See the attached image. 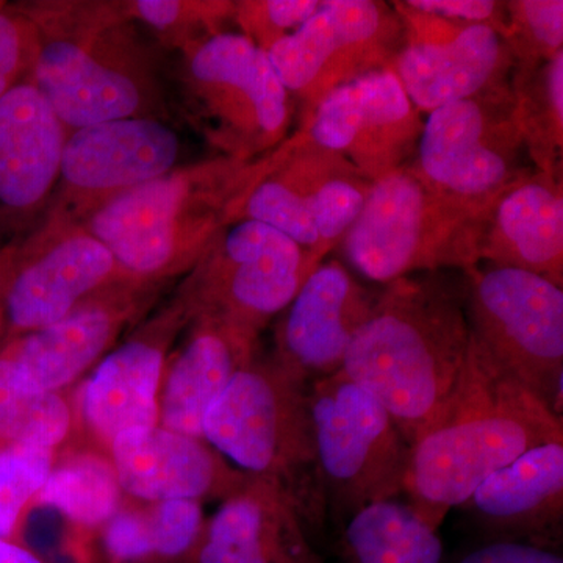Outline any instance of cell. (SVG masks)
I'll use <instances>...</instances> for the list:
<instances>
[{"label": "cell", "mask_w": 563, "mask_h": 563, "mask_svg": "<svg viewBox=\"0 0 563 563\" xmlns=\"http://www.w3.org/2000/svg\"><path fill=\"white\" fill-rule=\"evenodd\" d=\"M413 9L439 14L462 25H485L506 36V2L493 0H406Z\"/></svg>", "instance_id": "74e56055"}, {"label": "cell", "mask_w": 563, "mask_h": 563, "mask_svg": "<svg viewBox=\"0 0 563 563\" xmlns=\"http://www.w3.org/2000/svg\"><path fill=\"white\" fill-rule=\"evenodd\" d=\"M310 385L273 357H257L232 377L207 410L202 440L239 472L280 488L307 528L325 521Z\"/></svg>", "instance_id": "5b68a950"}, {"label": "cell", "mask_w": 563, "mask_h": 563, "mask_svg": "<svg viewBox=\"0 0 563 563\" xmlns=\"http://www.w3.org/2000/svg\"><path fill=\"white\" fill-rule=\"evenodd\" d=\"M487 213L440 198L406 165L373 181L340 244L355 272L383 285L418 273L468 272L481 263Z\"/></svg>", "instance_id": "8992f818"}, {"label": "cell", "mask_w": 563, "mask_h": 563, "mask_svg": "<svg viewBox=\"0 0 563 563\" xmlns=\"http://www.w3.org/2000/svg\"><path fill=\"white\" fill-rule=\"evenodd\" d=\"M266 157H218L122 192L81 222L109 247L125 276L166 285L187 276L210 244L235 222L236 209Z\"/></svg>", "instance_id": "277c9868"}, {"label": "cell", "mask_w": 563, "mask_h": 563, "mask_svg": "<svg viewBox=\"0 0 563 563\" xmlns=\"http://www.w3.org/2000/svg\"><path fill=\"white\" fill-rule=\"evenodd\" d=\"M563 443L562 417L474 339L453 391L410 450L404 495L439 531L493 473L532 448Z\"/></svg>", "instance_id": "6da1fadb"}, {"label": "cell", "mask_w": 563, "mask_h": 563, "mask_svg": "<svg viewBox=\"0 0 563 563\" xmlns=\"http://www.w3.org/2000/svg\"><path fill=\"white\" fill-rule=\"evenodd\" d=\"M124 280L133 279L84 225L41 221L10 246L3 342L63 320L81 302Z\"/></svg>", "instance_id": "5bb4252c"}, {"label": "cell", "mask_w": 563, "mask_h": 563, "mask_svg": "<svg viewBox=\"0 0 563 563\" xmlns=\"http://www.w3.org/2000/svg\"><path fill=\"white\" fill-rule=\"evenodd\" d=\"M320 0H239L232 20L242 35L266 52L310 20Z\"/></svg>", "instance_id": "e575fe53"}, {"label": "cell", "mask_w": 563, "mask_h": 563, "mask_svg": "<svg viewBox=\"0 0 563 563\" xmlns=\"http://www.w3.org/2000/svg\"><path fill=\"white\" fill-rule=\"evenodd\" d=\"M128 20L143 22L162 44L185 51L221 33L232 20V0H124Z\"/></svg>", "instance_id": "f546056e"}, {"label": "cell", "mask_w": 563, "mask_h": 563, "mask_svg": "<svg viewBox=\"0 0 563 563\" xmlns=\"http://www.w3.org/2000/svg\"><path fill=\"white\" fill-rule=\"evenodd\" d=\"M506 40L514 69H532L563 54L562 0L506 2Z\"/></svg>", "instance_id": "d6a6232c"}, {"label": "cell", "mask_w": 563, "mask_h": 563, "mask_svg": "<svg viewBox=\"0 0 563 563\" xmlns=\"http://www.w3.org/2000/svg\"><path fill=\"white\" fill-rule=\"evenodd\" d=\"M376 298L342 262H322L282 312L274 361L309 385L342 372Z\"/></svg>", "instance_id": "ffe728a7"}, {"label": "cell", "mask_w": 563, "mask_h": 563, "mask_svg": "<svg viewBox=\"0 0 563 563\" xmlns=\"http://www.w3.org/2000/svg\"><path fill=\"white\" fill-rule=\"evenodd\" d=\"M146 512L154 562L192 563L207 523L202 503L169 499L151 504Z\"/></svg>", "instance_id": "836d02e7"}, {"label": "cell", "mask_w": 563, "mask_h": 563, "mask_svg": "<svg viewBox=\"0 0 563 563\" xmlns=\"http://www.w3.org/2000/svg\"><path fill=\"white\" fill-rule=\"evenodd\" d=\"M514 118L533 169L563 176V54L512 74Z\"/></svg>", "instance_id": "f1b7e54d"}, {"label": "cell", "mask_w": 563, "mask_h": 563, "mask_svg": "<svg viewBox=\"0 0 563 563\" xmlns=\"http://www.w3.org/2000/svg\"><path fill=\"white\" fill-rule=\"evenodd\" d=\"M418 111L512 92L514 58L506 40L470 25L442 46H406L393 65Z\"/></svg>", "instance_id": "d4e9b609"}, {"label": "cell", "mask_w": 563, "mask_h": 563, "mask_svg": "<svg viewBox=\"0 0 563 563\" xmlns=\"http://www.w3.org/2000/svg\"><path fill=\"white\" fill-rule=\"evenodd\" d=\"M16 7L38 32L31 81L66 132L129 118L165 120L154 57L125 16L124 0Z\"/></svg>", "instance_id": "3957f363"}, {"label": "cell", "mask_w": 563, "mask_h": 563, "mask_svg": "<svg viewBox=\"0 0 563 563\" xmlns=\"http://www.w3.org/2000/svg\"><path fill=\"white\" fill-rule=\"evenodd\" d=\"M180 88L188 120L221 157L258 161L291 136L295 99L268 54L242 33L181 51Z\"/></svg>", "instance_id": "52a82bcc"}, {"label": "cell", "mask_w": 563, "mask_h": 563, "mask_svg": "<svg viewBox=\"0 0 563 563\" xmlns=\"http://www.w3.org/2000/svg\"><path fill=\"white\" fill-rule=\"evenodd\" d=\"M472 342L465 285L442 272L384 285L342 372L373 395L410 446L453 391Z\"/></svg>", "instance_id": "7a4b0ae2"}, {"label": "cell", "mask_w": 563, "mask_h": 563, "mask_svg": "<svg viewBox=\"0 0 563 563\" xmlns=\"http://www.w3.org/2000/svg\"><path fill=\"white\" fill-rule=\"evenodd\" d=\"M109 455L81 448L57 457L32 509L49 507L81 529L102 528L124 504Z\"/></svg>", "instance_id": "83f0119b"}, {"label": "cell", "mask_w": 563, "mask_h": 563, "mask_svg": "<svg viewBox=\"0 0 563 563\" xmlns=\"http://www.w3.org/2000/svg\"><path fill=\"white\" fill-rule=\"evenodd\" d=\"M101 529L103 548L114 563L154 562L146 509H133L124 503Z\"/></svg>", "instance_id": "8d00e7d4"}, {"label": "cell", "mask_w": 563, "mask_h": 563, "mask_svg": "<svg viewBox=\"0 0 563 563\" xmlns=\"http://www.w3.org/2000/svg\"><path fill=\"white\" fill-rule=\"evenodd\" d=\"M406 44L391 2L328 0L268 57L295 99L303 129L331 92L366 74L393 68Z\"/></svg>", "instance_id": "4fadbf2b"}, {"label": "cell", "mask_w": 563, "mask_h": 563, "mask_svg": "<svg viewBox=\"0 0 563 563\" xmlns=\"http://www.w3.org/2000/svg\"><path fill=\"white\" fill-rule=\"evenodd\" d=\"M38 54V32L16 5L0 9V99L31 80Z\"/></svg>", "instance_id": "d590c367"}, {"label": "cell", "mask_w": 563, "mask_h": 563, "mask_svg": "<svg viewBox=\"0 0 563 563\" xmlns=\"http://www.w3.org/2000/svg\"><path fill=\"white\" fill-rule=\"evenodd\" d=\"M192 563H325L280 488L251 477L222 499Z\"/></svg>", "instance_id": "603a6c76"}, {"label": "cell", "mask_w": 563, "mask_h": 563, "mask_svg": "<svg viewBox=\"0 0 563 563\" xmlns=\"http://www.w3.org/2000/svg\"><path fill=\"white\" fill-rule=\"evenodd\" d=\"M422 128L420 111L388 68L336 88L299 131L374 181L413 161Z\"/></svg>", "instance_id": "ac0fdd59"}, {"label": "cell", "mask_w": 563, "mask_h": 563, "mask_svg": "<svg viewBox=\"0 0 563 563\" xmlns=\"http://www.w3.org/2000/svg\"><path fill=\"white\" fill-rule=\"evenodd\" d=\"M190 322L184 303L174 298L85 377L73 407L76 431L87 435L91 448L107 454L121 433L158 424L169 350Z\"/></svg>", "instance_id": "e0dca14e"}, {"label": "cell", "mask_w": 563, "mask_h": 563, "mask_svg": "<svg viewBox=\"0 0 563 563\" xmlns=\"http://www.w3.org/2000/svg\"><path fill=\"white\" fill-rule=\"evenodd\" d=\"M483 542L558 550L563 529V443L532 448L459 506Z\"/></svg>", "instance_id": "44dd1931"}, {"label": "cell", "mask_w": 563, "mask_h": 563, "mask_svg": "<svg viewBox=\"0 0 563 563\" xmlns=\"http://www.w3.org/2000/svg\"><path fill=\"white\" fill-rule=\"evenodd\" d=\"M479 258L563 287V181L533 169L507 188L488 210Z\"/></svg>", "instance_id": "484cf974"}, {"label": "cell", "mask_w": 563, "mask_h": 563, "mask_svg": "<svg viewBox=\"0 0 563 563\" xmlns=\"http://www.w3.org/2000/svg\"><path fill=\"white\" fill-rule=\"evenodd\" d=\"M187 329L179 351L166 362L158 424L202 439L207 410L232 377L257 357L258 335L211 314L192 318Z\"/></svg>", "instance_id": "cb8c5ba5"}, {"label": "cell", "mask_w": 563, "mask_h": 563, "mask_svg": "<svg viewBox=\"0 0 563 563\" xmlns=\"http://www.w3.org/2000/svg\"><path fill=\"white\" fill-rule=\"evenodd\" d=\"M7 5V2H0V9H3V7Z\"/></svg>", "instance_id": "7bdbcfd3"}, {"label": "cell", "mask_w": 563, "mask_h": 563, "mask_svg": "<svg viewBox=\"0 0 563 563\" xmlns=\"http://www.w3.org/2000/svg\"><path fill=\"white\" fill-rule=\"evenodd\" d=\"M372 185L343 155L296 131L266 155L235 222L272 225L322 263L357 220Z\"/></svg>", "instance_id": "9c48e42d"}, {"label": "cell", "mask_w": 563, "mask_h": 563, "mask_svg": "<svg viewBox=\"0 0 563 563\" xmlns=\"http://www.w3.org/2000/svg\"><path fill=\"white\" fill-rule=\"evenodd\" d=\"M0 563H47L20 540L0 539Z\"/></svg>", "instance_id": "60d3db41"}, {"label": "cell", "mask_w": 563, "mask_h": 563, "mask_svg": "<svg viewBox=\"0 0 563 563\" xmlns=\"http://www.w3.org/2000/svg\"><path fill=\"white\" fill-rule=\"evenodd\" d=\"M10 246L2 247V250H0V344H2L3 339H5L7 329L5 303H3V292H5V279L7 268H9Z\"/></svg>", "instance_id": "b9f144b4"}, {"label": "cell", "mask_w": 563, "mask_h": 563, "mask_svg": "<svg viewBox=\"0 0 563 563\" xmlns=\"http://www.w3.org/2000/svg\"><path fill=\"white\" fill-rule=\"evenodd\" d=\"M58 454L35 444H0V539L18 540L25 515L46 484Z\"/></svg>", "instance_id": "1f68e13d"}, {"label": "cell", "mask_w": 563, "mask_h": 563, "mask_svg": "<svg viewBox=\"0 0 563 563\" xmlns=\"http://www.w3.org/2000/svg\"><path fill=\"white\" fill-rule=\"evenodd\" d=\"M66 135L31 80L0 99V250L35 231L49 209Z\"/></svg>", "instance_id": "d6986e66"}, {"label": "cell", "mask_w": 563, "mask_h": 563, "mask_svg": "<svg viewBox=\"0 0 563 563\" xmlns=\"http://www.w3.org/2000/svg\"><path fill=\"white\" fill-rule=\"evenodd\" d=\"M179 135L165 120L129 118L68 132L60 176L43 220L81 224L122 192L177 168Z\"/></svg>", "instance_id": "9a60e30c"}, {"label": "cell", "mask_w": 563, "mask_h": 563, "mask_svg": "<svg viewBox=\"0 0 563 563\" xmlns=\"http://www.w3.org/2000/svg\"><path fill=\"white\" fill-rule=\"evenodd\" d=\"M439 531L399 499L365 507L340 529L332 563H442Z\"/></svg>", "instance_id": "4316f807"}, {"label": "cell", "mask_w": 563, "mask_h": 563, "mask_svg": "<svg viewBox=\"0 0 563 563\" xmlns=\"http://www.w3.org/2000/svg\"><path fill=\"white\" fill-rule=\"evenodd\" d=\"M320 265L309 251L272 225L236 221L192 266L176 298L191 321L211 314L261 335Z\"/></svg>", "instance_id": "30bf717a"}, {"label": "cell", "mask_w": 563, "mask_h": 563, "mask_svg": "<svg viewBox=\"0 0 563 563\" xmlns=\"http://www.w3.org/2000/svg\"><path fill=\"white\" fill-rule=\"evenodd\" d=\"M463 273L466 317L474 339L562 417V287L521 269L474 266Z\"/></svg>", "instance_id": "8fae6325"}, {"label": "cell", "mask_w": 563, "mask_h": 563, "mask_svg": "<svg viewBox=\"0 0 563 563\" xmlns=\"http://www.w3.org/2000/svg\"><path fill=\"white\" fill-rule=\"evenodd\" d=\"M76 432L73 401L62 393L25 395L0 387V444L58 451Z\"/></svg>", "instance_id": "4dcf8cb0"}, {"label": "cell", "mask_w": 563, "mask_h": 563, "mask_svg": "<svg viewBox=\"0 0 563 563\" xmlns=\"http://www.w3.org/2000/svg\"><path fill=\"white\" fill-rule=\"evenodd\" d=\"M391 5L401 18L406 46H442L457 38L468 27L439 14L413 9L406 0L391 2Z\"/></svg>", "instance_id": "f35d334b"}, {"label": "cell", "mask_w": 563, "mask_h": 563, "mask_svg": "<svg viewBox=\"0 0 563 563\" xmlns=\"http://www.w3.org/2000/svg\"><path fill=\"white\" fill-rule=\"evenodd\" d=\"M165 285L124 280L81 302L68 317L0 344V387L25 395L62 393L109 354Z\"/></svg>", "instance_id": "2e32d148"}, {"label": "cell", "mask_w": 563, "mask_h": 563, "mask_svg": "<svg viewBox=\"0 0 563 563\" xmlns=\"http://www.w3.org/2000/svg\"><path fill=\"white\" fill-rule=\"evenodd\" d=\"M455 563H563V558L558 550L536 544L483 542Z\"/></svg>", "instance_id": "ab89813d"}, {"label": "cell", "mask_w": 563, "mask_h": 563, "mask_svg": "<svg viewBox=\"0 0 563 563\" xmlns=\"http://www.w3.org/2000/svg\"><path fill=\"white\" fill-rule=\"evenodd\" d=\"M526 155L512 92H506L431 111L409 165L440 198L483 213L533 172Z\"/></svg>", "instance_id": "7c38bea8"}, {"label": "cell", "mask_w": 563, "mask_h": 563, "mask_svg": "<svg viewBox=\"0 0 563 563\" xmlns=\"http://www.w3.org/2000/svg\"><path fill=\"white\" fill-rule=\"evenodd\" d=\"M309 401L325 520L342 529L365 507L404 493L412 446L343 372L310 385Z\"/></svg>", "instance_id": "ba28073f"}, {"label": "cell", "mask_w": 563, "mask_h": 563, "mask_svg": "<svg viewBox=\"0 0 563 563\" xmlns=\"http://www.w3.org/2000/svg\"><path fill=\"white\" fill-rule=\"evenodd\" d=\"M107 455L124 495L141 503L225 499L251 479L202 439L161 424L121 433Z\"/></svg>", "instance_id": "7402d4cb"}]
</instances>
